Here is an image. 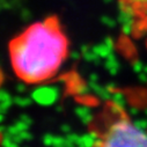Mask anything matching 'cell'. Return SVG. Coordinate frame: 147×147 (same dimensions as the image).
<instances>
[{"label": "cell", "instance_id": "6da1fadb", "mask_svg": "<svg viewBox=\"0 0 147 147\" xmlns=\"http://www.w3.org/2000/svg\"><path fill=\"white\" fill-rule=\"evenodd\" d=\"M69 55V40L57 15L38 20L8 43V57L14 74L28 85L52 79Z\"/></svg>", "mask_w": 147, "mask_h": 147}, {"label": "cell", "instance_id": "7a4b0ae2", "mask_svg": "<svg viewBox=\"0 0 147 147\" xmlns=\"http://www.w3.org/2000/svg\"><path fill=\"white\" fill-rule=\"evenodd\" d=\"M94 125L92 147H147V130L137 125L116 102H105Z\"/></svg>", "mask_w": 147, "mask_h": 147}, {"label": "cell", "instance_id": "3957f363", "mask_svg": "<svg viewBox=\"0 0 147 147\" xmlns=\"http://www.w3.org/2000/svg\"><path fill=\"white\" fill-rule=\"evenodd\" d=\"M117 4L129 23L131 37L147 40V0H117Z\"/></svg>", "mask_w": 147, "mask_h": 147}]
</instances>
